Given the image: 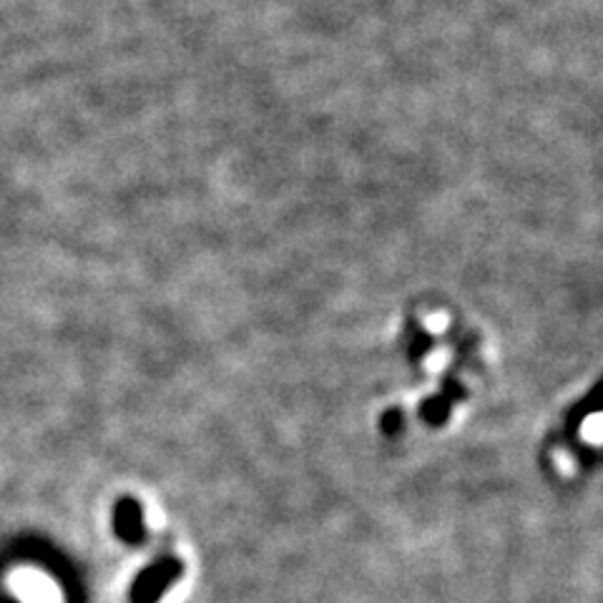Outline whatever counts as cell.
Instances as JSON below:
<instances>
[{
    "mask_svg": "<svg viewBox=\"0 0 603 603\" xmlns=\"http://www.w3.org/2000/svg\"><path fill=\"white\" fill-rule=\"evenodd\" d=\"M583 435H586L591 445L601 443V418H598V415H591V418L586 420V425H583Z\"/></svg>",
    "mask_w": 603,
    "mask_h": 603,
    "instance_id": "1",
    "label": "cell"
}]
</instances>
